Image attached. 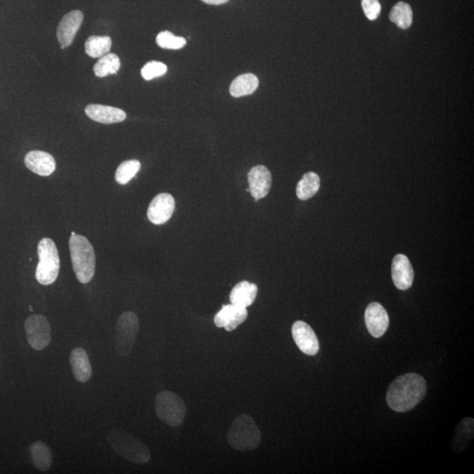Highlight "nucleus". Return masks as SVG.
Instances as JSON below:
<instances>
[{"instance_id": "c85d7f7f", "label": "nucleus", "mask_w": 474, "mask_h": 474, "mask_svg": "<svg viewBox=\"0 0 474 474\" xmlns=\"http://www.w3.org/2000/svg\"><path fill=\"white\" fill-rule=\"evenodd\" d=\"M362 7L368 20L375 21L380 16L381 6L379 0H362Z\"/></svg>"}, {"instance_id": "c756f323", "label": "nucleus", "mask_w": 474, "mask_h": 474, "mask_svg": "<svg viewBox=\"0 0 474 474\" xmlns=\"http://www.w3.org/2000/svg\"><path fill=\"white\" fill-rule=\"evenodd\" d=\"M202 1L209 4V5L219 6L227 3L228 0H202Z\"/></svg>"}, {"instance_id": "b1692460", "label": "nucleus", "mask_w": 474, "mask_h": 474, "mask_svg": "<svg viewBox=\"0 0 474 474\" xmlns=\"http://www.w3.org/2000/svg\"><path fill=\"white\" fill-rule=\"evenodd\" d=\"M390 18L399 28L407 29L410 28L413 22V11L409 4L399 2L392 7Z\"/></svg>"}, {"instance_id": "412c9836", "label": "nucleus", "mask_w": 474, "mask_h": 474, "mask_svg": "<svg viewBox=\"0 0 474 474\" xmlns=\"http://www.w3.org/2000/svg\"><path fill=\"white\" fill-rule=\"evenodd\" d=\"M31 455L35 468L39 471H49L52 465L51 450L48 444L38 441L31 446Z\"/></svg>"}, {"instance_id": "4be33fe9", "label": "nucleus", "mask_w": 474, "mask_h": 474, "mask_svg": "<svg viewBox=\"0 0 474 474\" xmlns=\"http://www.w3.org/2000/svg\"><path fill=\"white\" fill-rule=\"evenodd\" d=\"M321 186L320 177L316 173L310 172L305 174L302 179L299 181L296 194L301 201H307L319 191Z\"/></svg>"}, {"instance_id": "7ed1b4c3", "label": "nucleus", "mask_w": 474, "mask_h": 474, "mask_svg": "<svg viewBox=\"0 0 474 474\" xmlns=\"http://www.w3.org/2000/svg\"><path fill=\"white\" fill-rule=\"evenodd\" d=\"M107 441L113 450L128 461L144 465L150 461L151 453L149 448L124 429H111L107 435Z\"/></svg>"}, {"instance_id": "aec40b11", "label": "nucleus", "mask_w": 474, "mask_h": 474, "mask_svg": "<svg viewBox=\"0 0 474 474\" xmlns=\"http://www.w3.org/2000/svg\"><path fill=\"white\" fill-rule=\"evenodd\" d=\"M259 85L258 77L254 74H243L233 81L229 92L235 98L243 97V96L254 94Z\"/></svg>"}, {"instance_id": "0eeeda50", "label": "nucleus", "mask_w": 474, "mask_h": 474, "mask_svg": "<svg viewBox=\"0 0 474 474\" xmlns=\"http://www.w3.org/2000/svg\"><path fill=\"white\" fill-rule=\"evenodd\" d=\"M140 328L138 316L128 311L118 317L116 332V350L121 358L127 357L135 346Z\"/></svg>"}, {"instance_id": "7c9ffc66", "label": "nucleus", "mask_w": 474, "mask_h": 474, "mask_svg": "<svg viewBox=\"0 0 474 474\" xmlns=\"http://www.w3.org/2000/svg\"><path fill=\"white\" fill-rule=\"evenodd\" d=\"M29 310H31V311L34 310V309H33V307H32V306L29 307Z\"/></svg>"}, {"instance_id": "1a4fd4ad", "label": "nucleus", "mask_w": 474, "mask_h": 474, "mask_svg": "<svg viewBox=\"0 0 474 474\" xmlns=\"http://www.w3.org/2000/svg\"><path fill=\"white\" fill-rule=\"evenodd\" d=\"M292 335L296 346L303 353L314 356L319 351V340H318L313 329L306 322L302 321H295L292 324Z\"/></svg>"}, {"instance_id": "20e7f679", "label": "nucleus", "mask_w": 474, "mask_h": 474, "mask_svg": "<svg viewBox=\"0 0 474 474\" xmlns=\"http://www.w3.org/2000/svg\"><path fill=\"white\" fill-rule=\"evenodd\" d=\"M228 442L239 451L257 449L260 446L261 432L253 418L246 414L237 417L229 429Z\"/></svg>"}, {"instance_id": "cd10ccee", "label": "nucleus", "mask_w": 474, "mask_h": 474, "mask_svg": "<svg viewBox=\"0 0 474 474\" xmlns=\"http://www.w3.org/2000/svg\"><path fill=\"white\" fill-rule=\"evenodd\" d=\"M166 72H167V66L157 61L148 62L140 72L142 77L145 80H151L155 77L164 76Z\"/></svg>"}, {"instance_id": "f257e3e1", "label": "nucleus", "mask_w": 474, "mask_h": 474, "mask_svg": "<svg viewBox=\"0 0 474 474\" xmlns=\"http://www.w3.org/2000/svg\"><path fill=\"white\" fill-rule=\"evenodd\" d=\"M427 392V383L417 373H406L395 379L387 392L388 406L396 412L404 413L423 401Z\"/></svg>"}, {"instance_id": "393cba45", "label": "nucleus", "mask_w": 474, "mask_h": 474, "mask_svg": "<svg viewBox=\"0 0 474 474\" xmlns=\"http://www.w3.org/2000/svg\"><path fill=\"white\" fill-rule=\"evenodd\" d=\"M121 68V60L118 55L113 53H107L99 59L97 64L94 65V72L99 77H105L112 74L117 73Z\"/></svg>"}, {"instance_id": "f3484780", "label": "nucleus", "mask_w": 474, "mask_h": 474, "mask_svg": "<svg viewBox=\"0 0 474 474\" xmlns=\"http://www.w3.org/2000/svg\"><path fill=\"white\" fill-rule=\"evenodd\" d=\"M85 114L92 121L103 124L118 123V122L125 121L127 118V114L123 110L113 106L95 105V104L87 106L85 109Z\"/></svg>"}, {"instance_id": "ddd939ff", "label": "nucleus", "mask_w": 474, "mask_h": 474, "mask_svg": "<svg viewBox=\"0 0 474 474\" xmlns=\"http://www.w3.org/2000/svg\"><path fill=\"white\" fill-rule=\"evenodd\" d=\"M84 14L81 11L74 10L62 18L57 28V39L62 50L72 43L77 31L82 25Z\"/></svg>"}, {"instance_id": "423d86ee", "label": "nucleus", "mask_w": 474, "mask_h": 474, "mask_svg": "<svg viewBox=\"0 0 474 474\" xmlns=\"http://www.w3.org/2000/svg\"><path fill=\"white\" fill-rule=\"evenodd\" d=\"M155 409L159 419L170 427H179L183 424L187 414V407L183 399L170 391H162L158 394Z\"/></svg>"}, {"instance_id": "4468645a", "label": "nucleus", "mask_w": 474, "mask_h": 474, "mask_svg": "<svg viewBox=\"0 0 474 474\" xmlns=\"http://www.w3.org/2000/svg\"><path fill=\"white\" fill-rule=\"evenodd\" d=\"M247 317V307L228 304L222 307L214 316V321L216 327L224 328L226 331L231 332L243 324Z\"/></svg>"}, {"instance_id": "9b49d317", "label": "nucleus", "mask_w": 474, "mask_h": 474, "mask_svg": "<svg viewBox=\"0 0 474 474\" xmlns=\"http://www.w3.org/2000/svg\"><path fill=\"white\" fill-rule=\"evenodd\" d=\"M365 321L370 334L375 338H381L390 326V316L387 310L377 302H372L368 305L365 309Z\"/></svg>"}, {"instance_id": "5701e85b", "label": "nucleus", "mask_w": 474, "mask_h": 474, "mask_svg": "<svg viewBox=\"0 0 474 474\" xmlns=\"http://www.w3.org/2000/svg\"><path fill=\"white\" fill-rule=\"evenodd\" d=\"M112 47L109 36H91L85 42V52L92 58H101L106 55Z\"/></svg>"}, {"instance_id": "6ab92c4d", "label": "nucleus", "mask_w": 474, "mask_h": 474, "mask_svg": "<svg viewBox=\"0 0 474 474\" xmlns=\"http://www.w3.org/2000/svg\"><path fill=\"white\" fill-rule=\"evenodd\" d=\"M258 292L257 285L246 280L241 281L233 287L229 299L231 304L248 307L253 304Z\"/></svg>"}, {"instance_id": "39448f33", "label": "nucleus", "mask_w": 474, "mask_h": 474, "mask_svg": "<svg viewBox=\"0 0 474 474\" xmlns=\"http://www.w3.org/2000/svg\"><path fill=\"white\" fill-rule=\"evenodd\" d=\"M39 263L37 265L36 280L43 286H50L57 280L60 271V258L53 240L43 238L37 247Z\"/></svg>"}, {"instance_id": "a211bd4d", "label": "nucleus", "mask_w": 474, "mask_h": 474, "mask_svg": "<svg viewBox=\"0 0 474 474\" xmlns=\"http://www.w3.org/2000/svg\"><path fill=\"white\" fill-rule=\"evenodd\" d=\"M70 368L75 379L81 383L87 382L92 376V369L88 355L83 348H76L70 356Z\"/></svg>"}, {"instance_id": "dca6fc26", "label": "nucleus", "mask_w": 474, "mask_h": 474, "mask_svg": "<svg viewBox=\"0 0 474 474\" xmlns=\"http://www.w3.org/2000/svg\"><path fill=\"white\" fill-rule=\"evenodd\" d=\"M25 165L32 172L43 177L50 176L55 170V158L50 154L40 150L28 153L25 158Z\"/></svg>"}, {"instance_id": "2f4dec72", "label": "nucleus", "mask_w": 474, "mask_h": 474, "mask_svg": "<svg viewBox=\"0 0 474 474\" xmlns=\"http://www.w3.org/2000/svg\"><path fill=\"white\" fill-rule=\"evenodd\" d=\"M76 235L75 232H72V236Z\"/></svg>"}, {"instance_id": "9d476101", "label": "nucleus", "mask_w": 474, "mask_h": 474, "mask_svg": "<svg viewBox=\"0 0 474 474\" xmlns=\"http://www.w3.org/2000/svg\"><path fill=\"white\" fill-rule=\"evenodd\" d=\"M175 210V199L169 194H160L151 201L148 207L147 216L151 224L162 225L166 224Z\"/></svg>"}, {"instance_id": "f03ea898", "label": "nucleus", "mask_w": 474, "mask_h": 474, "mask_svg": "<svg viewBox=\"0 0 474 474\" xmlns=\"http://www.w3.org/2000/svg\"><path fill=\"white\" fill-rule=\"evenodd\" d=\"M69 247L72 268L80 283L90 282L95 274L96 255L87 237L74 235L70 237Z\"/></svg>"}, {"instance_id": "a878e982", "label": "nucleus", "mask_w": 474, "mask_h": 474, "mask_svg": "<svg viewBox=\"0 0 474 474\" xmlns=\"http://www.w3.org/2000/svg\"><path fill=\"white\" fill-rule=\"evenodd\" d=\"M140 162L138 160H128L118 166L116 172V180L118 184H126L138 173Z\"/></svg>"}, {"instance_id": "2eb2a0df", "label": "nucleus", "mask_w": 474, "mask_h": 474, "mask_svg": "<svg viewBox=\"0 0 474 474\" xmlns=\"http://www.w3.org/2000/svg\"><path fill=\"white\" fill-rule=\"evenodd\" d=\"M392 279L395 287L405 291L412 287L414 269L409 259L403 254H397L392 259Z\"/></svg>"}, {"instance_id": "bb28decb", "label": "nucleus", "mask_w": 474, "mask_h": 474, "mask_svg": "<svg viewBox=\"0 0 474 474\" xmlns=\"http://www.w3.org/2000/svg\"><path fill=\"white\" fill-rule=\"evenodd\" d=\"M157 43L162 49L180 50L186 45L187 40L169 31H162L157 36Z\"/></svg>"}, {"instance_id": "f8f14e48", "label": "nucleus", "mask_w": 474, "mask_h": 474, "mask_svg": "<svg viewBox=\"0 0 474 474\" xmlns=\"http://www.w3.org/2000/svg\"><path fill=\"white\" fill-rule=\"evenodd\" d=\"M251 195L255 202L264 199L268 195L272 188V173L264 165H257L250 170L248 174Z\"/></svg>"}, {"instance_id": "6e6552de", "label": "nucleus", "mask_w": 474, "mask_h": 474, "mask_svg": "<svg viewBox=\"0 0 474 474\" xmlns=\"http://www.w3.org/2000/svg\"><path fill=\"white\" fill-rule=\"evenodd\" d=\"M27 340L33 349L43 351L51 342V327L49 321L42 314H34L25 321Z\"/></svg>"}]
</instances>
